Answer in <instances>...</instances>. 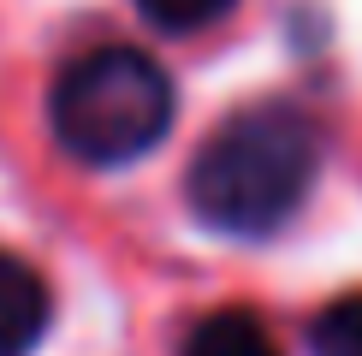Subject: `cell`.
Instances as JSON below:
<instances>
[{"instance_id": "obj_1", "label": "cell", "mask_w": 362, "mask_h": 356, "mask_svg": "<svg viewBox=\"0 0 362 356\" xmlns=\"http://www.w3.org/2000/svg\"><path fill=\"white\" fill-rule=\"evenodd\" d=\"M321 172V137L291 101H255L196 148L190 208L214 232L267 237L303 208Z\"/></svg>"}, {"instance_id": "obj_2", "label": "cell", "mask_w": 362, "mask_h": 356, "mask_svg": "<svg viewBox=\"0 0 362 356\" xmlns=\"http://www.w3.org/2000/svg\"><path fill=\"white\" fill-rule=\"evenodd\" d=\"M173 125V83L137 48H95L54 83V137L89 167H125Z\"/></svg>"}, {"instance_id": "obj_3", "label": "cell", "mask_w": 362, "mask_h": 356, "mask_svg": "<svg viewBox=\"0 0 362 356\" xmlns=\"http://www.w3.org/2000/svg\"><path fill=\"white\" fill-rule=\"evenodd\" d=\"M48 326V291L18 256L0 249V356H30Z\"/></svg>"}, {"instance_id": "obj_4", "label": "cell", "mask_w": 362, "mask_h": 356, "mask_svg": "<svg viewBox=\"0 0 362 356\" xmlns=\"http://www.w3.org/2000/svg\"><path fill=\"white\" fill-rule=\"evenodd\" d=\"M185 356H279V345L250 309H220V315L190 326Z\"/></svg>"}, {"instance_id": "obj_5", "label": "cell", "mask_w": 362, "mask_h": 356, "mask_svg": "<svg viewBox=\"0 0 362 356\" xmlns=\"http://www.w3.org/2000/svg\"><path fill=\"white\" fill-rule=\"evenodd\" d=\"M309 350L315 356H362V291L327 303L309 321Z\"/></svg>"}, {"instance_id": "obj_6", "label": "cell", "mask_w": 362, "mask_h": 356, "mask_svg": "<svg viewBox=\"0 0 362 356\" xmlns=\"http://www.w3.org/2000/svg\"><path fill=\"white\" fill-rule=\"evenodd\" d=\"M137 12L155 30H202L220 12H232V0H137Z\"/></svg>"}]
</instances>
